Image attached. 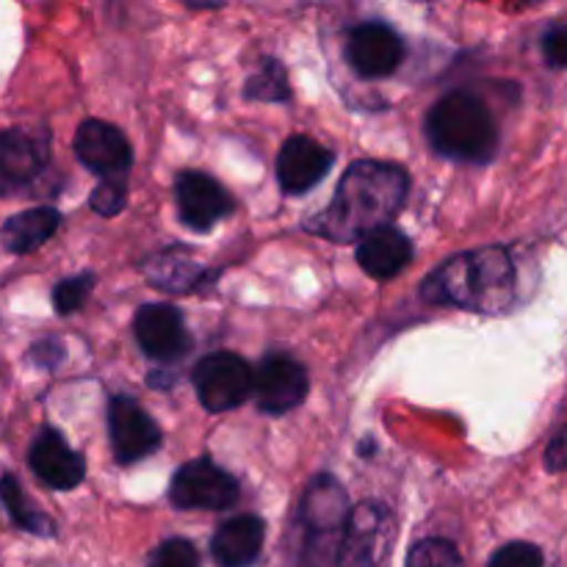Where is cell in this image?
<instances>
[{
	"label": "cell",
	"mask_w": 567,
	"mask_h": 567,
	"mask_svg": "<svg viewBox=\"0 0 567 567\" xmlns=\"http://www.w3.org/2000/svg\"><path fill=\"white\" fill-rule=\"evenodd\" d=\"M0 502L6 504L11 520H14L20 529L31 532V535H39V537H53V532H55L53 520H50L48 515H42L39 509H33L31 504H28V498H25V493H22L20 482H17L11 474L0 476Z\"/></svg>",
	"instance_id": "ffe728a7"
},
{
	"label": "cell",
	"mask_w": 567,
	"mask_h": 567,
	"mask_svg": "<svg viewBox=\"0 0 567 567\" xmlns=\"http://www.w3.org/2000/svg\"><path fill=\"white\" fill-rule=\"evenodd\" d=\"M238 482L210 460H192L175 474L169 498L177 509H230L238 502Z\"/></svg>",
	"instance_id": "5b68a950"
},
{
	"label": "cell",
	"mask_w": 567,
	"mask_h": 567,
	"mask_svg": "<svg viewBox=\"0 0 567 567\" xmlns=\"http://www.w3.org/2000/svg\"><path fill=\"white\" fill-rule=\"evenodd\" d=\"M252 391L258 393V408L264 413L282 415L308 396V371L288 354H266L252 374Z\"/></svg>",
	"instance_id": "8992f818"
},
{
	"label": "cell",
	"mask_w": 567,
	"mask_h": 567,
	"mask_svg": "<svg viewBox=\"0 0 567 567\" xmlns=\"http://www.w3.org/2000/svg\"><path fill=\"white\" fill-rule=\"evenodd\" d=\"M61 225V214L55 208H31L11 216L0 230V241L9 252L25 255L42 247Z\"/></svg>",
	"instance_id": "ac0fdd59"
},
{
	"label": "cell",
	"mask_w": 567,
	"mask_h": 567,
	"mask_svg": "<svg viewBox=\"0 0 567 567\" xmlns=\"http://www.w3.org/2000/svg\"><path fill=\"white\" fill-rule=\"evenodd\" d=\"M150 567H199V554L188 540H166L153 554Z\"/></svg>",
	"instance_id": "cb8c5ba5"
},
{
	"label": "cell",
	"mask_w": 567,
	"mask_h": 567,
	"mask_svg": "<svg viewBox=\"0 0 567 567\" xmlns=\"http://www.w3.org/2000/svg\"><path fill=\"white\" fill-rule=\"evenodd\" d=\"M127 199V181H100V186L92 192V208L100 216H116L125 208Z\"/></svg>",
	"instance_id": "484cf974"
},
{
	"label": "cell",
	"mask_w": 567,
	"mask_h": 567,
	"mask_svg": "<svg viewBox=\"0 0 567 567\" xmlns=\"http://www.w3.org/2000/svg\"><path fill=\"white\" fill-rule=\"evenodd\" d=\"M543 53H546L548 64L567 66V25H557L546 33V39H543Z\"/></svg>",
	"instance_id": "4316f807"
},
{
	"label": "cell",
	"mask_w": 567,
	"mask_h": 567,
	"mask_svg": "<svg viewBox=\"0 0 567 567\" xmlns=\"http://www.w3.org/2000/svg\"><path fill=\"white\" fill-rule=\"evenodd\" d=\"M109 435L122 465L150 457L161 443L158 424L131 396H114L109 402Z\"/></svg>",
	"instance_id": "9c48e42d"
},
{
	"label": "cell",
	"mask_w": 567,
	"mask_h": 567,
	"mask_svg": "<svg viewBox=\"0 0 567 567\" xmlns=\"http://www.w3.org/2000/svg\"><path fill=\"white\" fill-rule=\"evenodd\" d=\"M413 258V244L396 227H380L358 241V264L374 280H391Z\"/></svg>",
	"instance_id": "9a60e30c"
},
{
	"label": "cell",
	"mask_w": 567,
	"mask_h": 567,
	"mask_svg": "<svg viewBox=\"0 0 567 567\" xmlns=\"http://www.w3.org/2000/svg\"><path fill=\"white\" fill-rule=\"evenodd\" d=\"M94 286V275H78L70 277V280H61L59 286L53 288V308L59 316H70L75 313L78 308L83 305V299L89 297Z\"/></svg>",
	"instance_id": "603a6c76"
},
{
	"label": "cell",
	"mask_w": 567,
	"mask_h": 567,
	"mask_svg": "<svg viewBox=\"0 0 567 567\" xmlns=\"http://www.w3.org/2000/svg\"><path fill=\"white\" fill-rule=\"evenodd\" d=\"M424 297L437 305L502 313L515 297V266L502 247L457 255L426 280Z\"/></svg>",
	"instance_id": "7a4b0ae2"
},
{
	"label": "cell",
	"mask_w": 567,
	"mask_h": 567,
	"mask_svg": "<svg viewBox=\"0 0 567 567\" xmlns=\"http://www.w3.org/2000/svg\"><path fill=\"white\" fill-rule=\"evenodd\" d=\"M144 275H147V280L153 282L155 288H161V291L186 293V291H192V288L199 286V280H203L205 271H203V266L192 258V252H188V249L169 247L147 260V266H144Z\"/></svg>",
	"instance_id": "d6986e66"
},
{
	"label": "cell",
	"mask_w": 567,
	"mask_h": 567,
	"mask_svg": "<svg viewBox=\"0 0 567 567\" xmlns=\"http://www.w3.org/2000/svg\"><path fill=\"white\" fill-rule=\"evenodd\" d=\"M244 94H247L249 100H264V103H280V100H288L291 92H288V78L280 61L266 59L264 66L247 81Z\"/></svg>",
	"instance_id": "44dd1931"
},
{
	"label": "cell",
	"mask_w": 567,
	"mask_h": 567,
	"mask_svg": "<svg viewBox=\"0 0 567 567\" xmlns=\"http://www.w3.org/2000/svg\"><path fill=\"white\" fill-rule=\"evenodd\" d=\"M133 330H136V341L142 352L147 358L161 360V363L181 360L192 349L186 321H183L181 310L172 308V305H144V308H138L136 319H133Z\"/></svg>",
	"instance_id": "30bf717a"
},
{
	"label": "cell",
	"mask_w": 567,
	"mask_h": 567,
	"mask_svg": "<svg viewBox=\"0 0 567 567\" xmlns=\"http://www.w3.org/2000/svg\"><path fill=\"white\" fill-rule=\"evenodd\" d=\"M432 147L446 158L482 164L498 147V131L491 111L476 94L449 92L437 100L426 120Z\"/></svg>",
	"instance_id": "3957f363"
},
{
	"label": "cell",
	"mask_w": 567,
	"mask_h": 567,
	"mask_svg": "<svg viewBox=\"0 0 567 567\" xmlns=\"http://www.w3.org/2000/svg\"><path fill=\"white\" fill-rule=\"evenodd\" d=\"M332 153L308 136H291L277 155V181L286 194H305L330 172Z\"/></svg>",
	"instance_id": "7c38bea8"
},
{
	"label": "cell",
	"mask_w": 567,
	"mask_h": 567,
	"mask_svg": "<svg viewBox=\"0 0 567 567\" xmlns=\"http://www.w3.org/2000/svg\"><path fill=\"white\" fill-rule=\"evenodd\" d=\"M408 567H463L457 548L446 540H421L419 546L410 551Z\"/></svg>",
	"instance_id": "7402d4cb"
},
{
	"label": "cell",
	"mask_w": 567,
	"mask_h": 567,
	"mask_svg": "<svg viewBox=\"0 0 567 567\" xmlns=\"http://www.w3.org/2000/svg\"><path fill=\"white\" fill-rule=\"evenodd\" d=\"M75 155L103 181H127L133 155L120 127L103 120H86L75 133Z\"/></svg>",
	"instance_id": "ba28073f"
},
{
	"label": "cell",
	"mask_w": 567,
	"mask_h": 567,
	"mask_svg": "<svg viewBox=\"0 0 567 567\" xmlns=\"http://www.w3.org/2000/svg\"><path fill=\"white\" fill-rule=\"evenodd\" d=\"M177 216L192 230H210L233 210V197L203 172H183L175 183Z\"/></svg>",
	"instance_id": "8fae6325"
},
{
	"label": "cell",
	"mask_w": 567,
	"mask_h": 567,
	"mask_svg": "<svg viewBox=\"0 0 567 567\" xmlns=\"http://www.w3.org/2000/svg\"><path fill=\"white\" fill-rule=\"evenodd\" d=\"M404 197V169L382 161H358L341 177L332 203L308 221V230L336 244L360 241L380 227H391Z\"/></svg>",
	"instance_id": "6da1fadb"
},
{
	"label": "cell",
	"mask_w": 567,
	"mask_h": 567,
	"mask_svg": "<svg viewBox=\"0 0 567 567\" xmlns=\"http://www.w3.org/2000/svg\"><path fill=\"white\" fill-rule=\"evenodd\" d=\"M44 138L31 136L25 131L0 133V194L25 186L44 166Z\"/></svg>",
	"instance_id": "5bb4252c"
},
{
	"label": "cell",
	"mask_w": 567,
	"mask_h": 567,
	"mask_svg": "<svg viewBox=\"0 0 567 567\" xmlns=\"http://www.w3.org/2000/svg\"><path fill=\"white\" fill-rule=\"evenodd\" d=\"M404 59V42L385 22H360L349 31L347 61L358 75L388 78Z\"/></svg>",
	"instance_id": "52a82bcc"
},
{
	"label": "cell",
	"mask_w": 567,
	"mask_h": 567,
	"mask_svg": "<svg viewBox=\"0 0 567 567\" xmlns=\"http://www.w3.org/2000/svg\"><path fill=\"white\" fill-rule=\"evenodd\" d=\"M266 524L255 515H238L219 526L210 540V551L221 567H249L260 557L264 548Z\"/></svg>",
	"instance_id": "2e32d148"
},
{
	"label": "cell",
	"mask_w": 567,
	"mask_h": 567,
	"mask_svg": "<svg viewBox=\"0 0 567 567\" xmlns=\"http://www.w3.org/2000/svg\"><path fill=\"white\" fill-rule=\"evenodd\" d=\"M31 360L37 365H42V369H55L64 360V347L55 338H44V341L31 347Z\"/></svg>",
	"instance_id": "83f0119b"
},
{
	"label": "cell",
	"mask_w": 567,
	"mask_h": 567,
	"mask_svg": "<svg viewBox=\"0 0 567 567\" xmlns=\"http://www.w3.org/2000/svg\"><path fill=\"white\" fill-rule=\"evenodd\" d=\"M487 567H543V554L532 543H509L493 554Z\"/></svg>",
	"instance_id": "d4e9b609"
},
{
	"label": "cell",
	"mask_w": 567,
	"mask_h": 567,
	"mask_svg": "<svg viewBox=\"0 0 567 567\" xmlns=\"http://www.w3.org/2000/svg\"><path fill=\"white\" fill-rule=\"evenodd\" d=\"M347 546L341 554V567H377V554L388 543V513L382 507H360L347 520Z\"/></svg>",
	"instance_id": "e0dca14e"
},
{
	"label": "cell",
	"mask_w": 567,
	"mask_h": 567,
	"mask_svg": "<svg viewBox=\"0 0 567 567\" xmlns=\"http://www.w3.org/2000/svg\"><path fill=\"white\" fill-rule=\"evenodd\" d=\"M28 460H31L33 474L53 491H72L81 485L83 474H86L81 454L72 452L64 437L50 426L39 432Z\"/></svg>",
	"instance_id": "4fadbf2b"
},
{
	"label": "cell",
	"mask_w": 567,
	"mask_h": 567,
	"mask_svg": "<svg viewBox=\"0 0 567 567\" xmlns=\"http://www.w3.org/2000/svg\"><path fill=\"white\" fill-rule=\"evenodd\" d=\"M194 388L210 413H227L241 408L252 393V369L233 352L205 354L194 365Z\"/></svg>",
	"instance_id": "277c9868"
},
{
	"label": "cell",
	"mask_w": 567,
	"mask_h": 567,
	"mask_svg": "<svg viewBox=\"0 0 567 567\" xmlns=\"http://www.w3.org/2000/svg\"><path fill=\"white\" fill-rule=\"evenodd\" d=\"M546 465L548 471H565L567 468V426L548 443L546 452Z\"/></svg>",
	"instance_id": "f1b7e54d"
}]
</instances>
